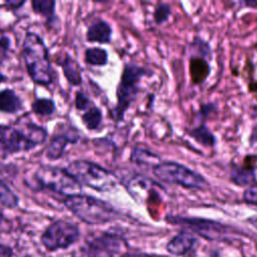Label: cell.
I'll use <instances>...</instances> for the list:
<instances>
[{"instance_id":"8","label":"cell","mask_w":257,"mask_h":257,"mask_svg":"<svg viewBox=\"0 0 257 257\" xmlns=\"http://www.w3.org/2000/svg\"><path fill=\"white\" fill-rule=\"evenodd\" d=\"M79 232L74 224L66 221L52 223L42 234L41 241L49 251L67 248L77 241Z\"/></svg>"},{"instance_id":"24","label":"cell","mask_w":257,"mask_h":257,"mask_svg":"<svg viewBox=\"0 0 257 257\" xmlns=\"http://www.w3.org/2000/svg\"><path fill=\"white\" fill-rule=\"evenodd\" d=\"M32 109L36 113H39L42 115H47V114H51L54 111L55 105L51 99L41 98V99H37L33 103Z\"/></svg>"},{"instance_id":"13","label":"cell","mask_w":257,"mask_h":257,"mask_svg":"<svg viewBox=\"0 0 257 257\" xmlns=\"http://www.w3.org/2000/svg\"><path fill=\"white\" fill-rule=\"evenodd\" d=\"M190 56V72L191 77L195 83L204 81L210 73V66L208 60L211 57L201 55H189Z\"/></svg>"},{"instance_id":"26","label":"cell","mask_w":257,"mask_h":257,"mask_svg":"<svg viewBox=\"0 0 257 257\" xmlns=\"http://www.w3.org/2000/svg\"><path fill=\"white\" fill-rule=\"evenodd\" d=\"M243 199L246 203L257 206V183H254L245 189Z\"/></svg>"},{"instance_id":"19","label":"cell","mask_w":257,"mask_h":257,"mask_svg":"<svg viewBox=\"0 0 257 257\" xmlns=\"http://www.w3.org/2000/svg\"><path fill=\"white\" fill-rule=\"evenodd\" d=\"M63 71L69 83L72 85H78L81 83V75L76 62L73 59L69 57L65 58L63 62Z\"/></svg>"},{"instance_id":"10","label":"cell","mask_w":257,"mask_h":257,"mask_svg":"<svg viewBox=\"0 0 257 257\" xmlns=\"http://www.w3.org/2000/svg\"><path fill=\"white\" fill-rule=\"evenodd\" d=\"M171 222L187 226L208 239H215L217 237H220L225 231V228L222 224L210 220L174 217L171 219Z\"/></svg>"},{"instance_id":"23","label":"cell","mask_w":257,"mask_h":257,"mask_svg":"<svg viewBox=\"0 0 257 257\" xmlns=\"http://www.w3.org/2000/svg\"><path fill=\"white\" fill-rule=\"evenodd\" d=\"M172 13V9H171V6L167 3H159L155 10H154V13H153V17H154V21L161 25L163 23H165L170 15Z\"/></svg>"},{"instance_id":"20","label":"cell","mask_w":257,"mask_h":257,"mask_svg":"<svg viewBox=\"0 0 257 257\" xmlns=\"http://www.w3.org/2000/svg\"><path fill=\"white\" fill-rule=\"evenodd\" d=\"M85 60L91 65L103 66L107 62V52L100 47L88 48L85 51Z\"/></svg>"},{"instance_id":"33","label":"cell","mask_w":257,"mask_h":257,"mask_svg":"<svg viewBox=\"0 0 257 257\" xmlns=\"http://www.w3.org/2000/svg\"><path fill=\"white\" fill-rule=\"evenodd\" d=\"M138 257H139V256H138Z\"/></svg>"},{"instance_id":"16","label":"cell","mask_w":257,"mask_h":257,"mask_svg":"<svg viewBox=\"0 0 257 257\" xmlns=\"http://www.w3.org/2000/svg\"><path fill=\"white\" fill-rule=\"evenodd\" d=\"M131 161L139 166H152L155 167L157 164L160 163V157L153 153L152 151L141 148L135 147L131 153L130 157Z\"/></svg>"},{"instance_id":"25","label":"cell","mask_w":257,"mask_h":257,"mask_svg":"<svg viewBox=\"0 0 257 257\" xmlns=\"http://www.w3.org/2000/svg\"><path fill=\"white\" fill-rule=\"evenodd\" d=\"M54 5L55 2L54 1H47V0H34L32 1V6H33V10L37 13H40L42 15H44L45 17H50L53 14L54 11Z\"/></svg>"},{"instance_id":"29","label":"cell","mask_w":257,"mask_h":257,"mask_svg":"<svg viewBox=\"0 0 257 257\" xmlns=\"http://www.w3.org/2000/svg\"><path fill=\"white\" fill-rule=\"evenodd\" d=\"M0 257H12V250L8 246L0 244Z\"/></svg>"},{"instance_id":"12","label":"cell","mask_w":257,"mask_h":257,"mask_svg":"<svg viewBox=\"0 0 257 257\" xmlns=\"http://www.w3.org/2000/svg\"><path fill=\"white\" fill-rule=\"evenodd\" d=\"M195 242L196 238L193 234L187 231H182L168 243L167 249L172 254L183 255L192 249Z\"/></svg>"},{"instance_id":"6","label":"cell","mask_w":257,"mask_h":257,"mask_svg":"<svg viewBox=\"0 0 257 257\" xmlns=\"http://www.w3.org/2000/svg\"><path fill=\"white\" fill-rule=\"evenodd\" d=\"M152 172L160 181L186 189H205L209 185L201 174L173 161L160 162L153 167Z\"/></svg>"},{"instance_id":"7","label":"cell","mask_w":257,"mask_h":257,"mask_svg":"<svg viewBox=\"0 0 257 257\" xmlns=\"http://www.w3.org/2000/svg\"><path fill=\"white\" fill-rule=\"evenodd\" d=\"M35 180L40 188H47L67 196L79 194L80 186L66 170L54 167H42L35 173Z\"/></svg>"},{"instance_id":"32","label":"cell","mask_w":257,"mask_h":257,"mask_svg":"<svg viewBox=\"0 0 257 257\" xmlns=\"http://www.w3.org/2000/svg\"><path fill=\"white\" fill-rule=\"evenodd\" d=\"M2 219H3V215H2V213H1V211H0V223H1Z\"/></svg>"},{"instance_id":"30","label":"cell","mask_w":257,"mask_h":257,"mask_svg":"<svg viewBox=\"0 0 257 257\" xmlns=\"http://www.w3.org/2000/svg\"><path fill=\"white\" fill-rule=\"evenodd\" d=\"M257 142V125H255L252 130V134L250 136V143L254 144Z\"/></svg>"},{"instance_id":"31","label":"cell","mask_w":257,"mask_h":257,"mask_svg":"<svg viewBox=\"0 0 257 257\" xmlns=\"http://www.w3.org/2000/svg\"><path fill=\"white\" fill-rule=\"evenodd\" d=\"M4 79H5V77L0 73V82H1V81H4Z\"/></svg>"},{"instance_id":"2","label":"cell","mask_w":257,"mask_h":257,"mask_svg":"<svg viewBox=\"0 0 257 257\" xmlns=\"http://www.w3.org/2000/svg\"><path fill=\"white\" fill-rule=\"evenodd\" d=\"M64 204L77 218L88 224L106 223L118 217V212L110 204L87 195L67 196Z\"/></svg>"},{"instance_id":"18","label":"cell","mask_w":257,"mask_h":257,"mask_svg":"<svg viewBox=\"0 0 257 257\" xmlns=\"http://www.w3.org/2000/svg\"><path fill=\"white\" fill-rule=\"evenodd\" d=\"M21 108V101L10 89L0 91V111L15 112Z\"/></svg>"},{"instance_id":"21","label":"cell","mask_w":257,"mask_h":257,"mask_svg":"<svg viewBox=\"0 0 257 257\" xmlns=\"http://www.w3.org/2000/svg\"><path fill=\"white\" fill-rule=\"evenodd\" d=\"M101 119H102L101 111L96 106L90 107L82 115V121L88 130H96L100 125Z\"/></svg>"},{"instance_id":"14","label":"cell","mask_w":257,"mask_h":257,"mask_svg":"<svg viewBox=\"0 0 257 257\" xmlns=\"http://www.w3.org/2000/svg\"><path fill=\"white\" fill-rule=\"evenodd\" d=\"M111 34L112 30L110 25L103 20H98L89 26L86 33V39L90 42L108 43L110 42Z\"/></svg>"},{"instance_id":"1","label":"cell","mask_w":257,"mask_h":257,"mask_svg":"<svg viewBox=\"0 0 257 257\" xmlns=\"http://www.w3.org/2000/svg\"><path fill=\"white\" fill-rule=\"evenodd\" d=\"M45 139V130L34 123L21 126L0 125V156L31 150L42 144Z\"/></svg>"},{"instance_id":"3","label":"cell","mask_w":257,"mask_h":257,"mask_svg":"<svg viewBox=\"0 0 257 257\" xmlns=\"http://www.w3.org/2000/svg\"><path fill=\"white\" fill-rule=\"evenodd\" d=\"M151 72L150 69L135 63L124 64L116 87V105L112 110V116L115 121L122 120L125 111L138 96L142 78L150 75Z\"/></svg>"},{"instance_id":"5","label":"cell","mask_w":257,"mask_h":257,"mask_svg":"<svg viewBox=\"0 0 257 257\" xmlns=\"http://www.w3.org/2000/svg\"><path fill=\"white\" fill-rule=\"evenodd\" d=\"M65 170L79 185L99 192L110 191L116 186V178L111 172L88 161L72 162Z\"/></svg>"},{"instance_id":"4","label":"cell","mask_w":257,"mask_h":257,"mask_svg":"<svg viewBox=\"0 0 257 257\" xmlns=\"http://www.w3.org/2000/svg\"><path fill=\"white\" fill-rule=\"evenodd\" d=\"M23 57L31 78L40 84H49L53 73L48 53L42 40L34 33H27L23 42Z\"/></svg>"},{"instance_id":"9","label":"cell","mask_w":257,"mask_h":257,"mask_svg":"<svg viewBox=\"0 0 257 257\" xmlns=\"http://www.w3.org/2000/svg\"><path fill=\"white\" fill-rule=\"evenodd\" d=\"M119 247L120 242L116 236L104 234L87 244L84 257H114Z\"/></svg>"},{"instance_id":"17","label":"cell","mask_w":257,"mask_h":257,"mask_svg":"<svg viewBox=\"0 0 257 257\" xmlns=\"http://www.w3.org/2000/svg\"><path fill=\"white\" fill-rule=\"evenodd\" d=\"M188 134L191 138H193L197 143L202 146L214 147L216 144V138L214 134L204 123L190 130Z\"/></svg>"},{"instance_id":"22","label":"cell","mask_w":257,"mask_h":257,"mask_svg":"<svg viewBox=\"0 0 257 257\" xmlns=\"http://www.w3.org/2000/svg\"><path fill=\"white\" fill-rule=\"evenodd\" d=\"M0 203L8 208H14L18 204V198L2 181H0Z\"/></svg>"},{"instance_id":"28","label":"cell","mask_w":257,"mask_h":257,"mask_svg":"<svg viewBox=\"0 0 257 257\" xmlns=\"http://www.w3.org/2000/svg\"><path fill=\"white\" fill-rule=\"evenodd\" d=\"M8 47H9V40L4 37L1 38L0 39V65L3 62V60L6 58Z\"/></svg>"},{"instance_id":"27","label":"cell","mask_w":257,"mask_h":257,"mask_svg":"<svg viewBox=\"0 0 257 257\" xmlns=\"http://www.w3.org/2000/svg\"><path fill=\"white\" fill-rule=\"evenodd\" d=\"M89 98L81 91H78L76 93V97H75V106L77 109L79 110H83L85 108L88 107L89 105Z\"/></svg>"},{"instance_id":"11","label":"cell","mask_w":257,"mask_h":257,"mask_svg":"<svg viewBox=\"0 0 257 257\" xmlns=\"http://www.w3.org/2000/svg\"><path fill=\"white\" fill-rule=\"evenodd\" d=\"M78 140L77 134H74L72 132H66V133H61L56 136H54L46 150V156L49 159H58L62 156L64 149L68 143H75Z\"/></svg>"},{"instance_id":"15","label":"cell","mask_w":257,"mask_h":257,"mask_svg":"<svg viewBox=\"0 0 257 257\" xmlns=\"http://www.w3.org/2000/svg\"><path fill=\"white\" fill-rule=\"evenodd\" d=\"M230 180L238 186H250L256 180L255 168L247 165H235L230 171Z\"/></svg>"}]
</instances>
